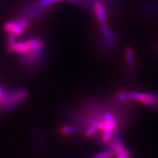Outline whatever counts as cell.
<instances>
[{
	"instance_id": "1",
	"label": "cell",
	"mask_w": 158,
	"mask_h": 158,
	"mask_svg": "<svg viewBox=\"0 0 158 158\" xmlns=\"http://www.w3.org/2000/svg\"><path fill=\"white\" fill-rule=\"evenodd\" d=\"M128 98L130 100L137 101L148 107L155 108L158 106V94L155 92H137L128 93Z\"/></svg>"
},
{
	"instance_id": "2",
	"label": "cell",
	"mask_w": 158,
	"mask_h": 158,
	"mask_svg": "<svg viewBox=\"0 0 158 158\" xmlns=\"http://www.w3.org/2000/svg\"><path fill=\"white\" fill-rule=\"evenodd\" d=\"M27 96H28V91L24 89H14L9 90L4 112L10 110L18 105L21 104L24 101Z\"/></svg>"
},
{
	"instance_id": "3",
	"label": "cell",
	"mask_w": 158,
	"mask_h": 158,
	"mask_svg": "<svg viewBox=\"0 0 158 158\" xmlns=\"http://www.w3.org/2000/svg\"><path fill=\"white\" fill-rule=\"evenodd\" d=\"M100 31H101L102 36V48L105 51L110 50L113 45L115 44L116 39L110 29L109 26L107 23H103L100 24Z\"/></svg>"
},
{
	"instance_id": "4",
	"label": "cell",
	"mask_w": 158,
	"mask_h": 158,
	"mask_svg": "<svg viewBox=\"0 0 158 158\" xmlns=\"http://www.w3.org/2000/svg\"><path fill=\"white\" fill-rule=\"evenodd\" d=\"M108 149L112 150L115 155H118L122 152H123L124 149H126L125 147H124V144L123 142V140H122V138L121 136V134H120L119 132L116 131L115 134H114L113 138L110 141L109 143L108 144L107 147Z\"/></svg>"
},
{
	"instance_id": "5",
	"label": "cell",
	"mask_w": 158,
	"mask_h": 158,
	"mask_svg": "<svg viewBox=\"0 0 158 158\" xmlns=\"http://www.w3.org/2000/svg\"><path fill=\"white\" fill-rule=\"evenodd\" d=\"M138 12L146 16H152V15L158 14V1L147 2L141 4L138 7Z\"/></svg>"
},
{
	"instance_id": "6",
	"label": "cell",
	"mask_w": 158,
	"mask_h": 158,
	"mask_svg": "<svg viewBox=\"0 0 158 158\" xmlns=\"http://www.w3.org/2000/svg\"><path fill=\"white\" fill-rule=\"evenodd\" d=\"M93 11L98 22L100 24L103 23H106L107 15H106V7L105 6L104 2H98L94 3L93 6Z\"/></svg>"
},
{
	"instance_id": "7",
	"label": "cell",
	"mask_w": 158,
	"mask_h": 158,
	"mask_svg": "<svg viewBox=\"0 0 158 158\" xmlns=\"http://www.w3.org/2000/svg\"><path fill=\"white\" fill-rule=\"evenodd\" d=\"M5 31L8 32H12L15 35V36H21L23 34V29L21 26L18 23L17 21H11L5 23L4 25Z\"/></svg>"
},
{
	"instance_id": "8",
	"label": "cell",
	"mask_w": 158,
	"mask_h": 158,
	"mask_svg": "<svg viewBox=\"0 0 158 158\" xmlns=\"http://www.w3.org/2000/svg\"><path fill=\"white\" fill-rule=\"evenodd\" d=\"M28 51L33 52H40L43 51L44 43L41 40L37 38H31L27 40L25 42Z\"/></svg>"
},
{
	"instance_id": "9",
	"label": "cell",
	"mask_w": 158,
	"mask_h": 158,
	"mask_svg": "<svg viewBox=\"0 0 158 158\" xmlns=\"http://www.w3.org/2000/svg\"><path fill=\"white\" fill-rule=\"evenodd\" d=\"M126 59L129 67V70L133 74L134 68H135V54L131 48H128L126 50Z\"/></svg>"
},
{
	"instance_id": "10",
	"label": "cell",
	"mask_w": 158,
	"mask_h": 158,
	"mask_svg": "<svg viewBox=\"0 0 158 158\" xmlns=\"http://www.w3.org/2000/svg\"><path fill=\"white\" fill-rule=\"evenodd\" d=\"M7 51L9 53L14 52V47L15 44V35L12 32L7 33Z\"/></svg>"
},
{
	"instance_id": "11",
	"label": "cell",
	"mask_w": 158,
	"mask_h": 158,
	"mask_svg": "<svg viewBox=\"0 0 158 158\" xmlns=\"http://www.w3.org/2000/svg\"><path fill=\"white\" fill-rule=\"evenodd\" d=\"M14 51L18 53L19 55H23L28 52V49H27V45L23 42H16L15 44Z\"/></svg>"
},
{
	"instance_id": "12",
	"label": "cell",
	"mask_w": 158,
	"mask_h": 158,
	"mask_svg": "<svg viewBox=\"0 0 158 158\" xmlns=\"http://www.w3.org/2000/svg\"><path fill=\"white\" fill-rule=\"evenodd\" d=\"M61 132L64 134H76L80 133L79 127H70V126H63L61 128Z\"/></svg>"
},
{
	"instance_id": "13",
	"label": "cell",
	"mask_w": 158,
	"mask_h": 158,
	"mask_svg": "<svg viewBox=\"0 0 158 158\" xmlns=\"http://www.w3.org/2000/svg\"><path fill=\"white\" fill-rule=\"evenodd\" d=\"M114 155H115V153L112 150L108 149L107 151L96 155L94 156V158H112Z\"/></svg>"
},
{
	"instance_id": "14",
	"label": "cell",
	"mask_w": 158,
	"mask_h": 158,
	"mask_svg": "<svg viewBox=\"0 0 158 158\" xmlns=\"http://www.w3.org/2000/svg\"><path fill=\"white\" fill-rule=\"evenodd\" d=\"M16 21H18V23L21 26V27H22L24 30L25 29H28L29 22H28V19H27V18H25L24 16H23V15H21V16L18 18Z\"/></svg>"
},
{
	"instance_id": "15",
	"label": "cell",
	"mask_w": 158,
	"mask_h": 158,
	"mask_svg": "<svg viewBox=\"0 0 158 158\" xmlns=\"http://www.w3.org/2000/svg\"><path fill=\"white\" fill-rule=\"evenodd\" d=\"M117 100L118 101L121 102H127V100H129V98H128V93H126L124 91L118 92L117 94Z\"/></svg>"
},
{
	"instance_id": "16",
	"label": "cell",
	"mask_w": 158,
	"mask_h": 158,
	"mask_svg": "<svg viewBox=\"0 0 158 158\" xmlns=\"http://www.w3.org/2000/svg\"><path fill=\"white\" fill-rule=\"evenodd\" d=\"M130 156V152L129 149H125L123 152L118 154L116 158H129Z\"/></svg>"
},
{
	"instance_id": "17",
	"label": "cell",
	"mask_w": 158,
	"mask_h": 158,
	"mask_svg": "<svg viewBox=\"0 0 158 158\" xmlns=\"http://www.w3.org/2000/svg\"><path fill=\"white\" fill-rule=\"evenodd\" d=\"M2 89V86H0V91H1Z\"/></svg>"
}]
</instances>
